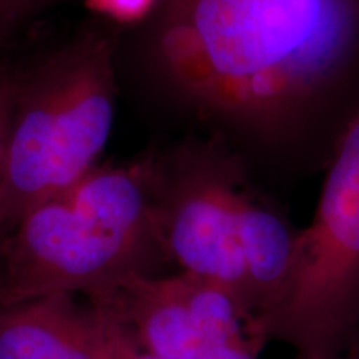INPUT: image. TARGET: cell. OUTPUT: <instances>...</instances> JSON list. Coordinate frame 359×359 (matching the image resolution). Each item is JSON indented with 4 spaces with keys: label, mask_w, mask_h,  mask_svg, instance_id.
I'll list each match as a JSON object with an SVG mask.
<instances>
[{
    "label": "cell",
    "mask_w": 359,
    "mask_h": 359,
    "mask_svg": "<svg viewBox=\"0 0 359 359\" xmlns=\"http://www.w3.org/2000/svg\"><path fill=\"white\" fill-rule=\"evenodd\" d=\"M238 241L251 298H263L269 313L288 281L296 235L276 213L241 195L238 203Z\"/></svg>",
    "instance_id": "obj_8"
},
{
    "label": "cell",
    "mask_w": 359,
    "mask_h": 359,
    "mask_svg": "<svg viewBox=\"0 0 359 359\" xmlns=\"http://www.w3.org/2000/svg\"><path fill=\"white\" fill-rule=\"evenodd\" d=\"M359 304V114L341 138L311 226L296 235L285 290L271 326L320 354Z\"/></svg>",
    "instance_id": "obj_4"
},
{
    "label": "cell",
    "mask_w": 359,
    "mask_h": 359,
    "mask_svg": "<svg viewBox=\"0 0 359 359\" xmlns=\"http://www.w3.org/2000/svg\"><path fill=\"white\" fill-rule=\"evenodd\" d=\"M240 198L224 180L193 175L158 205V236L185 275L222 286L248 309L251 290L238 241Z\"/></svg>",
    "instance_id": "obj_5"
},
{
    "label": "cell",
    "mask_w": 359,
    "mask_h": 359,
    "mask_svg": "<svg viewBox=\"0 0 359 359\" xmlns=\"http://www.w3.org/2000/svg\"><path fill=\"white\" fill-rule=\"evenodd\" d=\"M111 320H114V326H111V358L110 359H155L154 356H150V354L143 351L142 348H138V344L135 343L132 336L127 333V330L120 325L118 320H116L114 314H111Z\"/></svg>",
    "instance_id": "obj_11"
},
{
    "label": "cell",
    "mask_w": 359,
    "mask_h": 359,
    "mask_svg": "<svg viewBox=\"0 0 359 359\" xmlns=\"http://www.w3.org/2000/svg\"><path fill=\"white\" fill-rule=\"evenodd\" d=\"M87 296L109 308L155 359H255L248 344L223 343L201 330L183 302L178 276L138 273Z\"/></svg>",
    "instance_id": "obj_6"
},
{
    "label": "cell",
    "mask_w": 359,
    "mask_h": 359,
    "mask_svg": "<svg viewBox=\"0 0 359 359\" xmlns=\"http://www.w3.org/2000/svg\"><path fill=\"white\" fill-rule=\"evenodd\" d=\"M111 326L109 309L88 296L0 306V359H110Z\"/></svg>",
    "instance_id": "obj_7"
},
{
    "label": "cell",
    "mask_w": 359,
    "mask_h": 359,
    "mask_svg": "<svg viewBox=\"0 0 359 359\" xmlns=\"http://www.w3.org/2000/svg\"><path fill=\"white\" fill-rule=\"evenodd\" d=\"M150 165L97 167L27 212L0 245V306L92 294L143 271L158 236Z\"/></svg>",
    "instance_id": "obj_2"
},
{
    "label": "cell",
    "mask_w": 359,
    "mask_h": 359,
    "mask_svg": "<svg viewBox=\"0 0 359 359\" xmlns=\"http://www.w3.org/2000/svg\"><path fill=\"white\" fill-rule=\"evenodd\" d=\"M111 47L85 37L20 79L0 177V245L27 212L97 168L115 120Z\"/></svg>",
    "instance_id": "obj_3"
},
{
    "label": "cell",
    "mask_w": 359,
    "mask_h": 359,
    "mask_svg": "<svg viewBox=\"0 0 359 359\" xmlns=\"http://www.w3.org/2000/svg\"><path fill=\"white\" fill-rule=\"evenodd\" d=\"M358 48L359 0H177L160 35L188 97L248 118L308 100Z\"/></svg>",
    "instance_id": "obj_1"
},
{
    "label": "cell",
    "mask_w": 359,
    "mask_h": 359,
    "mask_svg": "<svg viewBox=\"0 0 359 359\" xmlns=\"http://www.w3.org/2000/svg\"><path fill=\"white\" fill-rule=\"evenodd\" d=\"M17 2L20 0H0V29L6 25L7 20L12 19Z\"/></svg>",
    "instance_id": "obj_12"
},
{
    "label": "cell",
    "mask_w": 359,
    "mask_h": 359,
    "mask_svg": "<svg viewBox=\"0 0 359 359\" xmlns=\"http://www.w3.org/2000/svg\"><path fill=\"white\" fill-rule=\"evenodd\" d=\"M93 11L114 17L116 20L132 22L145 15L155 0H87Z\"/></svg>",
    "instance_id": "obj_10"
},
{
    "label": "cell",
    "mask_w": 359,
    "mask_h": 359,
    "mask_svg": "<svg viewBox=\"0 0 359 359\" xmlns=\"http://www.w3.org/2000/svg\"><path fill=\"white\" fill-rule=\"evenodd\" d=\"M20 79L15 75L0 70V177H2L4 155H6V145L13 109H15L17 93H19Z\"/></svg>",
    "instance_id": "obj_9"
}]
</instances>
